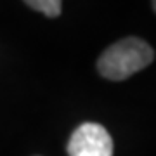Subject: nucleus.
Listing matches in <instances>:
<instances>
[{
  "instance_id": "nucleus-3",
  "label": "nucleus",
  "mask_w": 156,
  "mask_h": 156,
  "mask_svg": "<svg viewBox=\"0 0 156 156\" xmlns=\"http://www.w3.org/2000/svg\"><path fill=\"white\" fill-rule=\"evenodd\" d=\"M31 9L45 14L47 17H57L61 14L62 0H24Z\"/></svg>"
},
{
  "instance_id": "nucleus-2",
  "label": "nucleus",
  "mask_w": 156,
  "mask_h": 156,
  "mask_svg": "<svg viewBox=\"0 0 156 156\" xmlns=\"http://www.w3.org/2000/svg\"><path fill=\"white\" fill-rule=\"evenodd\" d=\"M69 156H113V139L99 123H83L68 142Z\"/></svg>"
},
{
  "instance_id": "nucleus-1",
  "label": "nucleus",
  "mask_w": 156,
  "mask_h": 156,
  "mask_svg": "<svg viewBox=\"0 0 156 156\" xmlns=\"http://www.w3.org/2000/svg\"><path fill=\"white\" fill-rule=\"evenodd\" d=\"M153 59V47L144 40L130 37L108 47L97 61V69L108 80L120 82L149 66Z\"/></svg>"
}]
</instances>
